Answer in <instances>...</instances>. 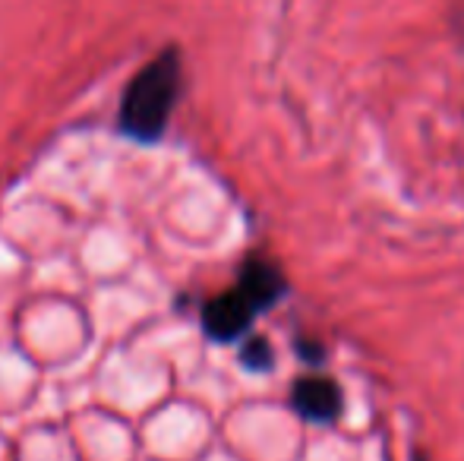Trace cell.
<instances>
[{"label": "cell", "instance_id": "obj_1", "mask_svg": "<svg viewBox=\"0 0 464 461\" xmlns=\"http://www.w3.org/2000/svg\"><path fill=\"white\" fill-rule=\"evenodd\" d=\"M180 89H184V63L180 51L168 44L127 82L117 111V130L140 146L161 142L178 108Z\"/></svg>", "mask_w": 464, "mask_h": 461}, {"label": "cell", "instance_id": "obj_2", "mask_svg": "<svg viewBox=\"0 0 464 461\" xmlns=\"http://www.w3.org/2000/svg\"><path fill=\"white\" fill-rule=\"evenodd\" d=\"M263 313H266L263 303H259L244 284L234 282V288L221 291L212 301L202 303L199 322L208 341H215V345H234V341H240L250 332L256 316H263Z\"/></svg>", "mask_w": 464, "mask_h": 461}, {"label": "cell", "instance_id": "obj_3", "mask_svg": "<svg viewBox=\"0 0 464 461\" xmlns=\"http://www.w3.org/2000/svg\"><path fill=\"white\" fill-rule=\"evenodd\" d=\"M287 405L297 418H304L306 424L329 427L342 418L344 411V392L332 376L306 373L300 379L291 382V395H287Z\"/></svg>", "mask_w": 464, "mask_h": 461}, {"label": "cell", "instance_id": "obj_4", "mask_svg": "<svg viewBox=\"0 0 464 461\" xmlns=\"http://www.w3.org/2000/svg\"><path fill=\"white\" fill-rule=\"evenodd\" d=\"M237 357L246 373H269V370L276 367V351H272L269 339H263V335H250V339L240 345Z\"/></svg>", "mask_w": 464, "mask_h": 461}, {"label": "cell", "instance_id": "obj_5", "mask_svg": "<svg viewBox=\"0 0 464 461\" xmlns=\"http://www.w3.org/2000/svg\"><path fill=\"white\" fill-rule=\"evenodd\" d=\"M294 348H297V354L304 357V360H310L313 367H319V363L325 360V351H323V345H316V341H306V339H300Z\"/></svg>", "mask_w": 464, "mask_h": 461}]
</instances>
